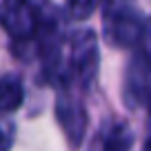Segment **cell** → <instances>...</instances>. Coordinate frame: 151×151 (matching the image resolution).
<instances>
[{"label": "cell", "mask_w": 151, "mask_h": 151, "mask_svg": "<svg viewBox=\"0 0 151 151\" xmlns=\"http://www.w3.org/2000/svg\"><path fill=\"white\" fill-rule=\"evenodd\" d=\"M104 27H107L109 42L118 47H136L145 36V22L131 7H118L107 11Z\"/></svg>", "instance_id": "obj_1"}, {"label": "cell", "mask_w": 151, "mask_h": 151, "mask_svg": "<svg viewBox=\"0 0 151 151\" xmlns=\"http://www.w3.org/2000/svg\"><path fill=\"white\" fill-rule=\"evenodd\" d=\"M0 24L16 40H29L38 31V16L27 0H5L0 5Z\"/></svg>", "instance_id": "obj_2"}, {"label": "cell", "mask_w": 151, "mask_h": 151, "mask_svg": "<svg viewBox=\"0 0 151 151\" xmlns=\"http://www.w3.org/2000/svg\"><path fill=\"white\" fill-rule=\"evenodd\" d=\"M124 98L129 107L149 102L151 100V56L138 53L129 62L127 76H124Z\"/></svg>", "instance_id": "obj_3"}, {"label": "cell", "mask_w": 151, "mask_h": 151, "mask_svg": "<svg viewBox=\"0 0 151 151\" xmlns=\"http://www.w3.org/2000/svg\"><path fill=\"white\" fill-rule=\"evenodd\" d=\"M71 47V71L78 76L82 85H89L98 71V42L93 31L76 33Z\"/></svg>", "instance_id": "obj_4"}, {"label": "cell", "mask_w": 151, "mask_h": 151, "mask_svg": "<svg viewBox=\"0 0 151 151\" xmlns=\"http://www.w3.org/2000/svg\"><path fill=\"white\" fill-rule=\"evenodd\" d=\"M58 118H60L67 136L71 138V142L78 145L82 133H85V127H87L85 109L78 102H73V100H60V102H58Z\"/></svg>", "instance_id": "obj_5"}, {"label": "cell", "mask_w": 151, "mask_h": 151, "mask_svg": "<svg viewBox=\"0 0 151 151\" xmlns=\"http://www.w3.org/2000/svg\"><path fill=\"white\" fill-rule=\"evenodd\" d=\"M24 89L16 76H5L0 80V113H11L22 104Z\"/></svg>", "instance_id": "obj_6"}, {"label": "cell", "mask_w": 151, "mask_h": 151, "mask_svg": "<svg viewBox=\"0 0 151 151\" xmlns=\"http://www.w3.org/2000/svg\"><path fill=\"white\" fill-rule=\"evenodd\" d=\"M133 145V133L127 124H116L111 131L104 136V151H129Z\"/></svg>", "instance_id": "obj_7"}, {"label": "cell", "mask_w": 151, "mask_h": 151, "mask_svg": "<svg viewBox=\"0 0 151 151\" xmlns=\"http://www.w3.org/2000/svg\"><path fill=\"white\" fill-rule=\"evenodd\" d=\"M96 5H98V0H67V7H69L71 16L78 18V20L91 16V11L96 9Z\"/></svg>", "instance_id": "obj_8"}, {"label": "cell", "mask_w": 151, "mask_h": 151, "mask_svg": "<svg viewBox=\"0 0 151 151\" xmlns=\"http://www.w3.org/2000/svg\"><path fill=\"white\" fill-rule=\"evenodd\" d=\"M11 147V136L9 131H5V127H0V151H7Z\"/></svg>", "instance_id": "obj_9"}, {"label": "cell", "mask_w": 151, "mask_h": 151, "mask_svg": "<svg viewBox=\"0 0 151 151\" xmlns=\"http://www.w3.org/2000/svg\"><path fill=\"white\" fill-rule=\"evenodd\" d=\"M142 151H151V136L147 138V142H145V147H142Z\"/></svg>", "instance_id": "obj_10"}, {"label": "cell", "mask_w": 151, "mask_h": 151, "mask_svg": "<svg viewBox=\"0 0 151 151\" xmlns=\"http://www.w3.org/2000/svg\"><path fill=\"white\" fill-rule=\"evenodd\" d=\"M149 111H151V100H149Z\"/></svg>", "instance_id": "obj_11"}]
</instances>
